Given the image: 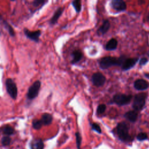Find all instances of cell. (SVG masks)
Instances as JSON below:
<instances>
[{"mask_svg": "<svg viewBox=\"0 0 149 149\" xmlns=\"http://www.w3.org/2000/svg\"><path fill=\"white\" fill-rule=\"evenodd\" d=\"M63 10H64V8H58L56 11L54 12L53 16H52V17L51 18L50 20H49V23L51 24V25H54V24H55L59 18L60 17V16L62 15L63 12Z\"/></svg>", "mask_w": 149, "mask_h": 149, "instance_id": "12", "label": "cell"}, {"mask_svg": "<svg viewBox=\"0 0 149 149\" xmlns=\"http://www.w3.org/2000/svg\"><path fill=\"white\" fill-rule=\"evenodd\" d=\"M111 6L113 9L118 12H122L126 9V4L122 0H112L111 2Z\"/></svg>", "mask_w": 149, "mask_h": 149, "instance_id": "10", "label": "cell"}, {"mask_svg": "<svg viewBox=\"0 0 149 149\" xmlns=\"http://www.w3.org/2000/svg\"><path fill=\"white\" fill-rule=\"evenodd\" d=\"M118 41L115 38H111L105 45V49L107 51H113L117 48Z\"/></svg>", "mask_w": 149, "mask_h": 149, "instance_id": "17", "label": "cell"}, {"mask_svg": "<svg viewBox=\"0 0 149 149\" xmlns=\"http://www.w3.org/2000/svg\"><path fill=\"white\" fill-rule=\"evenodd\" d=\"M72 56L73 58L72 59L71 63L72 64H74L80 61L83 57V54L80 50H74L72 53Z\"/></svg>", "mask_w": 149, "mask_h": 149, "instance_id": "16", "label": "cell"}, {"mask_svg": "<svg viewBox=\"0 0 149 149\" xmlns=\"http://www.w3.org/2000/svg\"><path fill=\"white\" fill-rule=\"evenodd\" d=\"M139 61L138 58H125L121 66L122 70H127L133 68Z\"/></svg>", "mask_w": 149, "mask_h": 149, "instance_id": "9", "label": "cell"}, {"mask_svg": "<svg viewBox=\"0 0 149 149\" xmlns=\"http://www.w3.org/2000/svg\"><path fill=\"white\" fill-rule=\"evenodd\" d=\"M41 85V81L40 80H36L30 86L27 93V98L28 100H33L38 96Z\"/></svg>", "mask_w": 149, "mask_h": 149, "instance_id": "5", "label": "cell"}, {"mask_svg": "<svg viewBox=\"0 0 149 149\" xmlns=\"http://www.w3.org/2000/svg\"><path fill=\"white\" fill-rule=\"evenodd\" d=\"M13 132H14V129L10 126H9V125L5 126L3 129V133L5 135H6L8 136L12 135L13 133Z\"/></svg>", "mask_w": 149, "mask_h": 149, "instance_id": "20", "label": "cell"}, {"mask_svg": "<svg viewBox=\"0 0 149 149\" xmlns=\"http://www.w3.org/2000/svg\"><path fill=\"white\" fill-rule=\"evenodd\" d=\"M144 76L149 79V73H145L144 74Z\"/></svg>", "mask_w": 149, "mask_h": 149, "instance_id": "31", "label": "cell"}, {"mask_svg": "<svg viewBox=\"0 0 149 149\" xmlns=\"http://www.w3.org/2000/svg\"><path fill=\"white\" fill-rule=\"evenodd\" d=\"M72 6L74 7L75 10L76 11V12L79 13L80 12V11L81 10V2L79 0H74L73 1H72Z\"/></svg>", "mask_w": 149, "mask_h": 149, "instance_id": "22", "label": "cell"}, {"mask_svg": "<svg viewBox=\"0 0 149 149\" xmlns=\"http://www.w3.org/2000/svg\"><path fill=\"white\" fill-rule=\"evenodd\" d=\"M147 97V94L146 93H140L135 95L132 104V107L134 109V111H140L143 108L146 104Z\"/></svg>", "mask_w": 149, "mask_h": 149, "instance_id": "2", "label": "cell"}, {"mask_svg": "<svg viewBox=\"0 0 149 149\" xmlns=\"http://www.w3.org/2000/svg\"><path fill=\"white\" fill-rule=\"evenodd\" d=\"M0 21L1 22L2 24H3V26H4V27L6 29V30L8 31L9 35L12 37H14L15 36V31L13 30V29L12 28V27L8 23V22H6L2 17V16L0 15Z\"/></svg>", "mask_w": 149, "mask_h": 149, "instance_id": "15", "label": "cell"}, {"mask_svg": "<svg viewBox=\"0 0 149 149\" xmlns=\"http://www.w3.org/2000/svg\"><path fill=\"white\" fill-rule=\"evenodd\" d=\"M23 33L25 34V36L27 37V38H28L29 39L36 42H38L40 40V36L41 34V32L39 30L31 31L26 28L24 29Z\"/></svg>", "mask_w": 149, "mask_h": 149, "instance_id": "8", "label": "cell"}, {"mask_svg": "<svg viewBox=\"0 0 149 149\" xmlns=\"http://www.w3.org/2000/svg\"><path fill=\"white\" fill-rule=\"evenodd\" d=\"M47 1H43V0H36L34 1L33 2V5L34 6H42V5H44Z\"/></svg>", "mask_w": 149, "mask_h": 149, "instance_id": "25", "label": "cell"}, {"mask_svg": "<svg viewBox=\"0 0 149 149\" xmlns=\"http://www.w3.org/2000/svg\"><path fill=\"white\" fill-rule=\"evenodd\" d=\"M76 143H77V147L79 148L80 146V143H81V136L79 133L77 132L76 133Z\"/></svg>", "mask_w": 149, "mask_h": 149, "instance_id": "28", "label": "cell"}, {"mask_svg": "<svg viewBox=\"0 0 149 149\" xmlns=\"http://www.w3.org/2000/svg\"><path fill=\"white\" fill-rule=\"evenodd\" d=\"M116 131L119 139L123 141L128 140L130 138L127 125L125 122H120L116 127Z\"/></svg>", "mask_w": 149, "mask_h": 149, "instance_id": "6", "label": "cell"}, {"mask_svg": "<svg viewBox=\"0 0 149 149\" xmlns=\"http://www.w3.org/2000/svg\"><path fill=\"white\" fill-rule=\"evenodd\" d=\"M30 147L31 149H43L44 143L40 139H37L31 141Z\"/></svg>", "mask_w": 149, "mask_h": 149, "instance_id": "18", "label": "cell"}, {"mask_svg": "<svg viewBox=\"0 0 149 149\" xmlns=\"http://www.w3.org/2000/svg\"><path fill=\"white\" fill-rule=\"evenodd\" d=\"M148 87L149 83L144 79H137L134 83V87L137 90H145Z\"/></svg>", "mask_w": 149, "mask_h": 149, "instance_id": "11", "label": "cell"}, {"mask_svg": "<svg viewBox=\"0 0 149 149\" xmlns=\"http://www.w3.org/2000/svg\"><path fill=\"white\" fill-rule=\"evenodd\" d=\"M126 57L121 56L119 58L112 56H105L102 58L99 61L100 68L102 69H107L113 66H122V63Z\"/></svg>", "mask_w": 149, "mask_h": 149, "instance_id": "1", "label": "cell"}, {"mask_svg": "<svg viewBox=\"0 0 149 149\" xmlns=\"http://www.w3.org/2000/svg\"><path fill=\"white\" fill-rule=\"evenodd\" d=\"M146 20L147 22H149V12L147 13V17H146Z\"/></svg>", "mask_w": 149, "mask_h": 149, "instance_id": "30", "label": "cell"}, {"mask_svg": "<svg viewBox=\"0 0 149 149\" xmlns=\"http://www.w3.org/2000/svg\"><path fill=\"white\" fill-rule=\"evenodd\" d=\"M147 62H148V59L146 58H145V57L142 58L139 61V65L141 66H143L145 64H146L147 63Z\"/></svg>", "mask_w": 149, "mask_h": 149, "instance_id": "29", "label": "cell"}, {"mask_svg": "<svg viewBox=\"0 0 149 149\" xmlns=\"http://www.w3.org/2000/svg\"><path fill=\"white\" fill-rule=\"evenodd\" d=\"M110 28V23L108 20H105L103 22L102 24L99 27L97 30V34L98 35H104L105 34Z\"/></svg>", "mask_w": 149, "mask_h": 149, "instance_id": "13", "label": "cell"}, {"mask_svg": "<svg viewBox=\"0 0 149 149\" xmlns=\"http://www.w3.org/2000/svg\"><path fill=\"white\" fill-rule=\"evenodd\" d=\"M42 125H43V124H42L41 119H34L32 122L33 127L37 130L40 129L42 127Z\"/></svg>", "mask_w": 149, "mask_h": 149, "instance_id": "21", "label": "cell"}, {"mask_svg": "<svg viewBox=\"0 0 149 149\" xmlns=\"http://www.w3.org/2000/svg\"><path fill=\"white\" fill-rule=\"evenodd\" d=\"M137 139L140 140V141H142V140H144L146 139H147V135L146 133H140L137 136Z\"/></svg>", "mask_w": 149, "mask_h": 149, "instance_id": "26", "label": "cell"}, {"mask_svg": "<svg viewBox=\"0 0 149 149\" xmlns=\"http://www.w3.org/2000/svg\"><path fill=\"white\" fill-rule=\"evenodd\" d=\"M53 118L52 116L48 113H45L41 116V120L43 125H49L51 123L52 121Z\"/></svg>", "mask_w": 149, "mask_h": 149, "instance_id": "19", "label": "cell"}, {"mask_svg": "<svg viewBox=\"0 0 149 149\" xmlns=\"http://www.w3.org/2000/svg\"><path fill=\"white\" fill-rule=\"evenodd\" d=\"M10 141H11L10 138L8 136L3 137L2 139V140H1L2 144H3V146H5L9 145L10 143Z\"/></svg>", "mask_w": 149, "mask_h": 149, "instance_id": "24", "label": "cell"}, {"mask_svg": "<svg viewBox=\"0 0 149 149\" xmlns=\"http://www.w3.org/2000/svg\"><path fill=\"white\" fill-rule=\"evenodd\" d=\"M91 81L93 84L96 87H101L105 84L106 78L101 73L97 72L92 75Z\"/></svg>", "mask_w": 149, "mask_h": 149, "instance_id": "7", "label": "cell"}, {"mask_svg": "<svg viewBox=\"0 0 149 149\" xmlns=\"http://www.w3.org/2000/svg\"><path fill=\"white\" fill-rule=\"evenodd\" d=\"M106 110V106L105 104H100L97 108V113L98 115L102 114Z\"/></svg>", "mask_w": 149, "mask_h": 149, "instance_id": "23", "label": "cell"}, {"mask_svg": "<svg viewBox=\"0 0 149 149\" xmlns=\"http://www.w3.org/2000/svg\"><path fill=\"white\" fill-rule=\"evenodd\" d=\"M91 127H92V129H93L94 130L96 131V132H98V133H101V129L100 126H99L98 124L95 123H93V124L91 125Z\"/></svg>", "mask_w": 149, "mask_h": 149, "instance_id": "27", "label": "cell"}, {"mask_svg": "<svg viewBox=\"0 0 149 149\" xmlns=\"http://www.w3.org/2000/svg\"><path fill=\"white\" fill-rule=\"evenodd\" d=\"M138 113L136 111H129L126 112L124 115V117L131 122H134L137 119Z\"/></svg>", "mask_w": 149, "mask_h": 149, "instance_id": "14", "label": "cell"}, {"mask_svg": "<svg viewBox=\"0 0 149 149\" xmlns=\"http://www.w3.org/2000/svg\"><path fill=\"white\" fill-rule=\"evenodd\" d=\"M5 87L9 95L13 99L16 100L17 97V87L15 82L10 78L5 80Z\"/></svg>", "mask_w": 149, "mask_h": 149, "instance_id": "4", "label": "cell"}, {"mask_svg": "<svg viewBox=\"0 0 149 149\" xmlns=\"http://www.w3.org/2000/svg\"><path fill=\"white\" fill-rule=\"evenodd\" d=\"M132 98V95H126L122 93H118L115 94L112 98V101L113 103L119 106H123L127 105L130 103Z\"/></svg>", "mask_w": 149, "mask_h": 149, "instance_id": "3", "label": "cell"}, {"mask_svg": "<svg viewBox=\"0 0 149 149\" xmlns=\"http://www.w3.org/2000/svg\"><path fill=\"white\" fill-rule=\"evenodd\" d=\"M147 55H148V56L149 57V51H148V52H147Z\"/></svg>", "mask_w": 149, "mask_h": 149, "instance_id": "32", "label": "cell"}]
</instances>
